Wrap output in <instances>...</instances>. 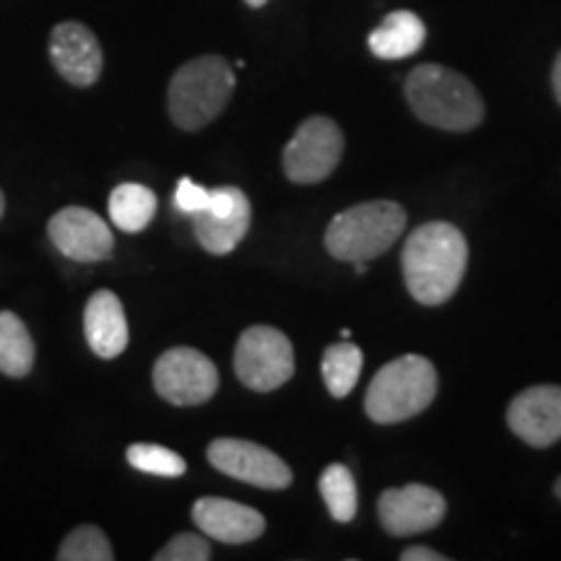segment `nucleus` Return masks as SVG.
<instances>
[{"mask_svg": "<svg viewBox=\"0 0 561 561\" xmlns=\"http://www.w3.org/2000/svg\"><path fill=\"white\" fill-rule=\"evenodd\" d=\"M237 76L221 55H203L185 62L170 81V115L182 130H201L214 123L234 94Z\"/></svg>", "mask_w": 561, "mask_h": 561, "instance_id": "3", "label": "nucleus"}, {"mask_svg": "<svg viewBox=\"0 0 561 561\" xmlns=\"http://www.w3.org/2000/svg\"><path fill=\"white\" fill-rule=\"evenodd\" d=\"M405 100L421 123L450 133L479 128L486 112L479 89L466 76L434 62L411 70L405 79Z\"/></svg>", "mask_w": 561, "mask_h": 561, "instance_id": "2", "label": "nucleus"}, {"mask_svg": "<svg viewBox=\"0 0 561 561\" xmlns=\"http://www.w3.org/2000/svg\"><path fill=\"white\" fill-rule=\"evenodd\" d=\"M320 494L328 504V512L335 523H351L359 507V496H356V481L346 466L333 462L320 476Z\"/></svg>", "mask_w": 561, "mask_h": 561, "instance_id": "21", "label": "nucleus"}, {"mask_svg": "<svg viewBox=\"0 0 561 561\" xmlns=\"http://www.w3.org/2000/svg\"><path fill=\"white\" fill-rule=\"evenodd\" d=\"M234 371L244 388L257 392L278 390L294 375L291 341L271 325L248 328L237 341Z\"/></svg>", "mask_w": 561, "mask_h": 561, "instance_id": "6", "label": "nucleus"}, {"mask_svg": "<svg viewBox=\"0 0 561 561\" xmlns=\"http://www.w3.org/2000/svg\"><path fill=\"white\" fill-rule=\"evenodd\" d=\"M34 341L19 314L0 312V375L26 377L34 367Z\"/></svg>", "mask_w": 561, "mask_h": 561, "instance_id": "19", "label": "nucleus"}, {"mask_svg": "<svg viewBox=\"0 0 561 561\" xmlns=\"http://www.w3.org/2000/svg\"><path fill=\"white\" fill-rule=\"evenodd\" d=\"M553 494H557V500L561 502V476L557 479V483H553Z\"/></svg>", "mask_w": 561, "mask_h": 561, "instance_id": "29", "label": "nucleus"}, {"mask_svg": "<svg viewBox=\"0 0 561 561\" xmlns=\"http://www.w3.org/2000/svg\"><path fill=\"white\" fill-rule=\"evenodd\" d=\"M401 268L413 299L426 307L445 305L466 276V237L447 221L421 224L403 244Z\"/></svg>", "mask_w": 561, "mask_h": 561, "instance_id": "1", "label": "nucleus"}, {"mask_svg": "<svg viewBox=\"0 0 561 561\" xmlns=\"http://www.w3.org/2000/svg\"><path fill=\"white\" fill-rule=\"evenodd\" d=\"M208 462L231 479L257 489H286L291 483V468L268 447L248 439L221 437L208 445Z\"/></svg>", "mask_w": 561, "mask_h": 561, "instance_id": "9", "label": "nucleus"}, {"mask_svg": "<svg viewBox=\"0 0 561 561\" xmlns=\"http://www.w3.org/2000/svg\"><path fill=\"white\" fill-rule=\"evenodd\" d=\"M83 333L100 359H115L128 348V320L115 291L100 289L91 294L83 310Z\"/></svg>", "mask_w": 561, "mask_h": 561, "instance_id": "16", "label": "nucleus"}, {"mask_svg": "<svg viewBox=\"0 0 561 561\" xmlns=\"http://www.w3.org/2000/svg\"><path fill=\"white\" fill-rule=\"evenodd\" d=\"M426 42V26L413 11H392L369 34L371 55L382 60H403L419 53Z\"/></svg>", "mask_w": 561, "mask_h": 561, "instance_id": "17", "label": "nucleus"}, {"mask_svg": "<svg viewBox=\"0 0 561 561\" xmlns=\"http://www.w3.org/2000/svg\"><path fill=\"white\" fill-rule=\"evenodd\" d=\"M510 430L530 447H551L561 439V388L533 385L523 390L507 411Z\"/></svg>", "mask_w": 561, "mask_h": 561, "instance_id": "13", "label": "nucleus"}, {"mask_svg": "<svg viewBox=\"0 0 561 561\" xmlns=\"http://www.w3.org/2000/svg\"><path fill=\"white\" fill-rule=\"evenodd\" d=\"M125 458H128V462L136 471L161 476V479H178V476L187 471V462L182 460V455L170 450V447L149 445V442L130 445Z\"/></svg>", "mask_w": 561, "mask_h": 561, "instance_id": "22", "label": "nucleus"}, {"mask_svg": "<svg viewBox=\"0 0 561 561\" xmlns=\"http://www.w3.org/2000/svg\"><path fill=\"white\" fill-rule=\"evenodd\" d=\"M153 388L172 405H201L219 390V369L198 348L178 346L153 364Z\"/></svg>", "mask_w": 561, "mask_h": 561, "instance_id": "8", "label": "nucleus"}, {"mask_svg": "<svg viewBox=\"0 0 561 561\" xmlns=\"http://www.w3.org/2000/svg\"><path fill=\"white\" fill-rule=\"evenodd\" d=\"M193 523L208 538L221 543H250L263 536L265 517L248 504L221 500V496H203L193 504Z\"/></svg>", "mask_w": 561, "mask_h": 561, "instance_id": "15", "label": "nucleus"}, {"mask_svg": "<svg viewBox=\"0 0 561 561\" xmlns=\"http://www.w3.org/2000/svg\"><path fill=\"white\" fill-rule=\"evenodd\" d=\"M3 210H5V198H3V193H0V219H3Z\"/></svg>", "mask_w": 561, "mask_h": 561, "instance_id": "30", "label": "nucleus"}, {"mask_svg": "<svg viewBox=\"0 0 561 561\" xmlns=\"http://www.w3.org/2000/svg\"><path fill=\"white\" fill-rule=\"evenodd\" d=\"M364 354L356 343L343 339L341 343H333L331 348L322 354V380H325L328 390L333 398H346L354 385L359 382Z\"/></svg>", "mask_w": 561, "mask_h": 561, "instance_id": "20", "label": "nucleus"}, {"mask_svg": "<svg viewBox=\"0 0 561 561\" xmlns=\"http://www.w3.org/2000/svg\"><path fill=\"white\" fill-rule=\"evenodd\" d=\"M377 515L390 536H413L437 528L447 515V502L437 489L426 483H409V486L382 491Z\"/></svg>", "mask_w": 561, "mask_h": 561, "instance_id": "11", "label": "nucleus"}, {"mask_svg": "<svg viewBox=\"0 0 561 561\" xmlns=\"http://www.w3.org/2000/svg\"><path fill=\"white\" fill-rule=\"evenodd\" d=\"M343 157V133L331 117H307L284 149V172L297 185L331 178Z\"/></svg>", "mask_w": 561, "mask_h": 561, "instance_id": "7", "label": "nucleus"}, {"mask_svg": "<svg viewBox=\"0 0 561 561\" xmlns=\"http://www.w3.org/2000/svg\"><path fill=\"white\" fill-rule=\"evenodd\" d=\"M50 58L58 73L73 87H91L100 81L104 55L100 39L79 21H62L50 34Z\"/></svg>", "mask_w": 561, "mask_h": 561, "instance_id": "14", "label": "nucleus"}, {"mask_svg": "<svg viewBox=\"0 0 561 561\" xmlns=\"http://www.w3.org/2000/svg\"><path fill=\"white\" fill-rule=\"evenodd\" d=\"M206 206H208L206 187H201L198 182H193L191 178H182L178 191H174V208L185 216H195Z\"/></svg>", "mask_w": 561, "mask_h": 561, "instance_id": "25", "label": "nucleus"}, {"mask_svg": "<svg viewBox=\"0 0 561 561\" xmlns=\"http://www.w3.org/2000/svg\"><path fill=\"white\" fill-rule=\"evenodd\" d=\"M252 206L240 187H214L208 191V206L193 216V229L201 248L210 255H229L244 240L250 229Z\"/></svg>", "mask_w": 561, "mask_h": 561, "instance_id": "10", "label": "nucleus"}, {"mask_svg": "<svg viewBox=\"0 0 561 561\" xmlns=\"http://www.w3.org/2000/svg\"><path fill=\"white\" fill-rule=\"evenodd\" d=\"M110 219L117 229L136 234L149 227L153 216H157L159 201L151 187L138 185V182H123L110 193Z\"/></svg>", "mask_w": 561, "mask_h": 561, "instance_id": "18", "label": "nucleus"}, {"mask_svg": "<svg viewBox=\"0 0 561 561\" xmlns=\"http://www.w3.org/2000/svg\"><path fill=\"white\" fill-rule=\"evenodd\" d=\"M60 561H112L115 551H112L110 538L96 525H81V528L70 530L66 541L60 543L58 551Z\"/></svg>", "mask_w": 561, "mask_h": 561, "instance_id": "23", "label": "nucleus"}, {"mask_svg": "<svg viewBox=\"0 0 561 561\" xmlns=\"http://www.w3.org/2000/svg\"><path fill=\"white\" fill-rule=\"evenodd\" d=\"M551 87H553V94H557V102L561 104V53L557 62H553V70H551Z\"/></svg>", "mask_w": 561, "mask_h": 561, "instance_id": "27", "label": "nucleus"}, {"mask_svg": "<svg viewBox=\"0 0 561 561\" xmlns=\"http://www.w3.org/2000/svg\"><path fill=\"white\" fill-rule=\"evenodd\" d=\"M405 210L392 201H369L341 210L325 231V248L335 261H371L401 240Z\"/></svg>", "mask_w": 561, "mask_h": 561, "instance_id": "5", "label": "nucleus"}, {"mask_svg": "<svg viewBox=\"0 0 561 561\" xmlns=\"http://www.w3.org/2000/svg\"><path fill=\"white\" fill-rule=\"evenodd\" d=\"M434 398L437 369L424 356L409 354L388 362L377 371L364 398V409L377 424H398L430 409Z\"/></svg>", "mask_w": 561, "mask_h": 561, "instance_id": "4", "label": "nucleus"}, {"mask_svg": "<svg viewBox=\"0 0 561 561\" xmlns=\"http://www.w3.org/2000/svg\"><path fill=\"white\" fill-rule=\"evenodd\" d=\"M157 561H208L210 559V546L198 533H180L170 543L161 549Z\"/></svg>", "mask_w": 561, "mask_h": 561, "instance_id": "24", "label": "nucleus"}, {"mask_svg": "<svg viewBox=\"0 0 561 561\" xmlns=\"http://www.w3.org/2000/svg\"><path fill=\"white\" fill-rule=\"evenodd\" d=\"M403 561H447V557H442L439 551L426 549V546H411L401 553Z\"/></svg>", "mask_w": 561, "mask_h": 561, "instance_id": "26", "label": "nucleus"}, {"mask_svg": "<svg viewBox=\"0 0 561 561\" xmlns=\"http://www.w3.org/2000/svg\"><path fill=\"white\" fill-rule=\"evenodd\" d=\"M47 234L62 255L79 263L104 261L115 248V237H112L107 221L81 206L58 210L47 224Z\"/></svg>", "mask_w": 561, "mask_h": 561, "instance_id": "12", "label": "nucleus"}, {"mask_svg": "<svg viewBox=\"0 0 561 561\" xmlns=\"http://www.w3.org/2000/svg\"><path fill=\"white\" fill-rule=\"evenodd\" d=\"M244 3L252 5V9H263V5L268 3V0H244Z\"/></svg>", "mask_w": 561, "mask_h": 561, "instance_id": "28", "label": "nucleus"}]
</instances>
